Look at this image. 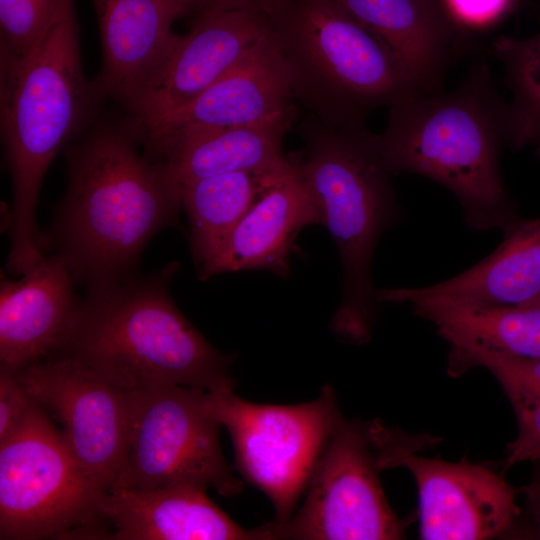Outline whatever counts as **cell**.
<instances>
[{
    "label": "cell",
    "mask_w": 540,
    "mask_h": 540,
    "mask_svg": "<svg viewBox=\"0 0 540 540\" xmlns=\"http://www.w3.org/2000/svg\"><path fill=\"white\" fill-rule=\"evenodd\" d=\"M140 145L130 120L94 126L67 152V191L49 240L88 291L131 276L148 241L178 222L180 185Z\"/></svg>",
    "instance_id": "6da1fadb"
},
{
    "label": "cell",
    "mask_w": 540,
    "mask_h": 540,
    "mask_svg": "<svg viewBox=\"0 0 540 540\" xmlns=\"http://www.w3.org/2000/svg\"><path fill=\"white\" fill-rule=\"evenodd\" d=\"M377 134L391 175L416 174L453 193L464 224L504 231L521 216L501 176L509 143L508 102L498 94L488 63L477 61L451 91L409 90L389 106Z\"/></svg>",
    "instance_id": "7a4b0ae2"
},
{
    "label": "cell",
    "mask_w": 540,
    "mask_h": 540,
    "mask_svg": "<svg viewBox=\"0 0 540 540\" xmlns=\"http://www.w3.org/2000/svg\"><path fill=\"white\" fill-rule=\"evenodd\" d=\"M178 268L173 262L147 277L89 290L52 354L75 359L126 394L166 385L234 389L236 355L214 348L170 295Z\"/></svg>",
    "instance_id": "3957f363"
},
{
    "label": "cell",
    "mask_w": 540,
    "mask_h": 540,
    "mask_svg": "<svg viewBox=\"0 0 540 540\" xmlns=\"http://www.w3.org/2000/svg\"><path fill=\"white\" fill-rule=\"evenodd\" d=\"M0 70L1 134L13 192L6 267L20 276L43 257L35 211L45 173L101 97L83 72L73 0L24 59Z\"/></svg>",
    "instance_id": "277c9868"
},
{
    "label": "cell",
    "mask_w": 540,
    "mask_h": 540,
    "mask_svg": "<svg viewBox=\"0 0 540 540\" xmlns=\"http://www.w3.org/2000/svg\"><path fill=\"white\" fill-rule=\"evenodd\" d=\"M305 149L294 159L330 232L342 269L339 306L331 327L343 341L366 342L379 301L371 263L382 235L402 215L377 134L364 123L332 124L315 115L301 126Z\"/></svg>",
    "instance_id": "5b68a950"
},
{
    "label": "cell",
    "mask_w": 540,
    "mask_h": 540,
    "mask_svg": "<svg viewBox=\"0 0 540 540\" xmlns=\"http://www.w3.org/2000/svg\"><path fill=\"white\" fill-rule=\"evenodd\" d=\"M268 17L293 95L325 122L364 123L413 89L383 45L332 0H281Z\"/></svg>",
    "instance_id": "8992f818"
},
{
    "label": "cell",
    "mask_w": 540,
    "mask_h": 540,
    "mask_svg": "<svg viewBox=\"0 0 540 540\" xmlns=\"http://www.w3.org/2000/svg\"><path fill=\"white\" fill-rule=\"evenodd\" d=\"M36 401L0 443V539H105L99 492Z\"/></svg>",
    "instance_id": "52a82bcc"
},
{
    "label": "cell",
    "mask_w": 540,
    "mask_h": 540,
    "mask_svg": "<svg viewBox=\"0 0 540 540\" xmlns=\"http://www.w3.org/2000/svg\"><path fill=\"white\" fill-rule=\"evenodd\" d=\"M206 395L180 385L127 393V458L111 489L191 485L212 488L224 497L240 494L244 483L224 458L221 424L210 412Z\"/></svg>",
    "instance_id": "ba28073f"
},
{
    "label": "cell",
    "mask_w": 540,
    "mask_h": 540,
    "mask_svg": "<svg viewBox=\"0 0 540 540\" xmlns=\"http://www.w3.org/2000/svg\"><path fill=\"white\" fill-rule=\"evenodd\" d=\"M234 389L207 391V405L231 436L236 466L271 501L274 522H285L306 489L340 410L335 392L294 405L249 402Z\"/></svg>",
    "instance_id": "9c48e42d"
},
{
    "label": "cell",
    "mask_w": 540,
    "mask_h": 540,
    "mask_svg": "<svg viewBox=\"0 0 540 540\" xmlns=\"http://www.w3.org/2000/svg\"><path fill=\"white\" fill-rule=\"evenodd\" d=\"M366 424L341 413L308 481L300 509L256 528L259 540H394L408 524L383 492Z\"/></svg>",
    "instance_id": "30bf717a"
},
{
    "label": "cell",
    "mask_w": 540,
    "mask_h": 540,
    "mask_svg": "<svg viewBox=\"0 0 540 540\" xmlns=\"http://www.w3.org/2000/svg\"><path fill=\"white\" fill-rule=\"evenodd\" d=\"M366 428L379 469L404 467L415 480L421 539H489L511 528L519 509L513 487L500 475L479 464L417 455L438 441L432 436L407 434L379 420Z\"/></svg>",
    "instance_id": "8fae6325"
},
{
    "label": "cell",
    "mask_w": 540,
    "mask_h": 540,
    "mask_svg": "<svg viewBox=\"0 0 540 540\" xmlns=\"http://www.w3.org/2000/svg\"><path fill=\"white\" fill-rule=\"evenodd\" d=\"M14 371L60 424L69 452L90 483L98 491L110 490L127 458V394L63 355L52 354Z\"/></svg>",
    "instance_id": "7c38bea8"
},
{
    "label": "cell",
    "mask_w": 540,
    "mask_h": 540,
    "mask_svg": "<svg viewBox=\"0 0 540 540\" xmlns=\"http://www.w3.org/2000/svg\"><path fill=\"white\" fill-rule=\"evenodd\" d=\"M270 32L268 14L252 9L201 11L127 108L136 124L172 112L199 96Z\"/></svg>",
    "instance_id": "4fadbf2b"
},
{
    "label": "cell",
    "mask_w": 540,
    "mask_h": 540,
    "mask_svg": "<svg viewBox=\"0 0 540 540\" xmlns=\"http://www.w3.org/2000/svg\"><path fill=\"white\" fill-rule=\"evenodd\" d=\"M292 96L289 70L270 27L235 66L191 102L146 123H134L145 151L162 161L177 138L261 121L291 106Z\"/></svg>",
    "instance_id": "5bb4252c"
},
{
    "label": "cell",
    "mask_w": 540,
    "mask_h": 540,
    "mask_svg": "<svg viewBox=\"0 0 540 540\" xmlns=\"http://www.w3.org/2000/svg\"><path fill=\"white\" fill-rule=\"evenodd\" d=\"M321 218L294 159L265 174L254 203L198 267L199 278L261 269L285 278L294 242L305 227Z\"/></svg>",
    "instance_id": "9a60e30c"
},
{
    "label": "cell",
    "mask_w": 540,
    "mask_h": 540,
    "mask_svg": "<svg viewBox=\"0 0 540 540\" xmlns=\"http://www.w3.org/2000/svg\"><path fill=\"white\" fill-rule=\"evenodd\" d=\"M102 44L94 81L101 96L126 107L173 47V23L193 10L191 0H93Z\"/></svg>",
    "instance_id": "2e32d148"
},
{
    "label": "cell",
    "mask_w": 540,
    "mask_h": 540,
    "mask_svg": "<svg viewBox=\"0 0 540 540\" xmlns=\"http://www.w3.org/2000/svg\"><path fill=\"white\" fill-rule=\"evenodd\" d=\"M112 540H258L256 529L234 522L197 486L113 488L95 495ZM108 533V529H107Z\"/></svg>",
    "instance_id": "e0dca14e"
},
{
    "label": "cell",
    "mask_w": 540,
    "mask_h": 540,
    "mask_svg": "<svg viewBox=\"0 0 540 540\" xmlns=\"http://www.w3.org/2000/svg\"><path fill=\"white\" fill-rule=\"evenodd\" d=\"M74 283L57 253L43 255L20 279L1 274L0 366L18 370L55 351L79 304Z\"/></svg>",
    "instance_id": "ac0fdd59"
},
{
    "label": "cell",
    "mask_w": 540,
    "mask_h": 540,
    "mask_svg": "<svg viewBox=\"0 0 540 540\" xmlns=\"http://www.w3.org/2000/svg\"><path fill=\"white\" fill-rule=\"evenodd\" d=\"M502 232L498 247L469 269L430 286L379 290V302L540 306V216L520 217Z\"/></svg>",
    "instance_id": "d6986e66"
},
{
    "label": "cell",
    "mask_w": 540,
    "mask_h": 540,
    "mask_svg": "<svg viewBox=\"0 0 540 540\" xmlns=\"http://www.w3.org/2000/svg\"><path fill=\"white\" fill-rule=\"evenodd\" d=\"M332 1L383 45L413 89H440L453 47L431 0Z\"/></svg>",
    "instance_id": "ffe728a7"
},
{
    "label": "cell",
    "mask_w": 540,
    "mask_h": 540,
    "mask_svg": "<svg viewBox=\"0 0 540 540\" xmlns=\"http://www.w3.org/2000/svg\"><path fill=\"white\" fill-rule=\"evenodd\" d=\"M294 117L292 106L261 121L200 130L174 140L162 161L179 185L231 172H269L290 162L283 139Z\"/></svg>",
    "instance_id": "44dd1931"
},
{
    "label": "cell",
    "mask_w": 540,
    "mask_h": 540,
    "mask_svg": "<svg viewBox=\"0 0 540 540\" xmlns=\"http://www.w3.org/2000/svg\"><path fill=\"white\" fill-rule=\"evenodd\" d=\"M416 315L431 322L449 351L479 349L540 357V306L476 305L418 299Z\"/></svg>",
    "instance_id": "7402d4cb"
},
{
    "label": "cell",
    "mask_w": 540,
    "mask_h": 540,
    "mask_svg": "<svg viewBox=\"0 0 540 540\" xmlns=\"http://www.w3.org/2000/svg\"><path fill=\"white\" fill-rule=\"evenodd\" d=\"M266 173H223L180 185L181 203L190 223V248L197 268L252 206Z\"/></svg>",
    "instance_id": "603a6c76"
},
{
    "label": "cell",
    "mask_w": 540,
    "mask_h": 540,
    "mask_svg": "<svg viewBox=\"0 0 540 540\" xmlns=\"http://www.w3.org/2000/svg\"><path fill=\"white\" fill-rule=\"evenodd\" d=\"M473 367L488 370L514 410L518 433L507 446L504 466L534 461L540 454V357H523L479 349L449 351L448 371L458 376Z\"/></svg>",
    "instance_id": "cb8c5ba5"
},
{
    "label": "cell",
    "mask_w": 540,
    "mask_h": 540,
    "mask_svg": "<svg viewBox=\"0 0 540 540\" xmlns=\"http://www.w3.org/2000/svg\"><path fill=\"white\" fill-rule=\"evenodd\" d=\"M491 52L501 62L511 92L508 102L509 143L514 151L527 146L540 153V32L523 38L501 36Z\"/></svg>",
    "instance_id": "d4e9b609"
},
{
    "label": "cell",
    "mask_w": 540,
    "mask_h": 540,
    "mask_svg": "<svg viewBox=\"0 0 540 540\" xmlns=\"http://www.w3.org/2000/svg\"><path fill=\"white\" fill-rule=\"evenodd\" d=\"M67 0H0V67L20 62L40 42Z\"/></svg>",
    "instance_id": "484cf974"
},
{
    "label": "cell",
    "mask_w": 540,
    "mask_h": 540,
    "mask_svg": "<svg viewBox=\"0 0 540 540\" xmlns=\"http://www.w3.org/2000/svg\"><path fill=\"white\" fill-rule=\"evenodd\" d=\"M455 47L486 35L516 8L519 0H431Z\"/></svg>",
    "instance_id": "4316f807"
},
{
    "label": "cell",
    "mask_w": 540,
    "mask_h": 540,
    "mask_svg": "<svg viewBox=\"0 0 540 540\" xmlns=\"http://www.w3.org/2000/svg\"><path fill=\"white\" fill-rule=\"evenodd\" d=\"M34 404L17 373L0 366V443L18 429Z\"/></svg>",
    "instance_id": "83f0119b"
},
{
    "label": "cell",
    "mask_w": 540,
    "mask_h": 540,
    "mask_svg": "<svg viewBox=\"0 0 540 540\" xmlns=\"http://www.w3.org/2000/svg\"><path fill=\"white\" fill-rule=\"evenodd\" d=\"M281 0H191L193 9H252L270 14Z\"/></svg>",
    "instance_id": "f1b7e54d"
},
{
    "label": "cell",
    "mask_w": 540,
    "mask_h": 540,
    "mask_svg": "<svg viewBox=\"0 0 540 540\" xmlns=\"http://www.w3.org/2000/svg\"><path fill=\"white\" fill-rule=\"evenodd\" d=\"M539 461L540 460H536ZM527 504L536 532L540 538V465L534 471L530 483L524 488Z\"/></svg>",
    "instance_id": "f546056e"
},
{
    "label": "cell",
    "mask_w": 540,
    "mask_h": 540,
    "mask_svg": "<svg viewBox=\"0 0 540 540\" xmlns=\"http://www.w3.org/2000/svg\"><path fill=\"white\" fill-rule=\"evenodd\" d=\"M536 460H540V454L537 456V458L534 461Z\"/></svg>",
    "instance_id": "4dcf8cb0"
},
{
    "label": "cell",
    "mask_w": 540,
    "mask_h": 540,
    "mask_svg": "<svg viewBox=\"0 0 540 540\" xmlns=\"http://www.w3.org/2000/svg\"><path fill=\"white\" fill-rule=\"evenodd\" d=\"M537 157H538V159H539V161H540V153L537 154Z\"/></svg>",
    "instance_id": "1f68e13d"
}]
</instances>
